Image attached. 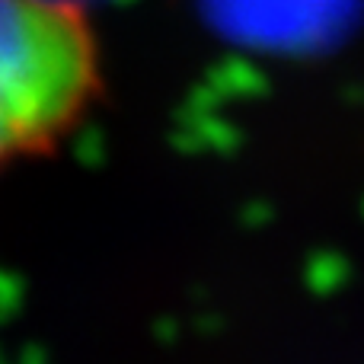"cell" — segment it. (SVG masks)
<instances>
[{
  "label": "cell",
  "instance_id": "1",
  "mask_svg": "<svg viewBox=\"0 0 364 364\" xmlns=\"http://www.w3.org/2000/svg\"><path fill=\"white\" fill-rule=\"evenodd\" d=\"M102 93V51L74 0H0V170L51 154Z\"/></svg>",
  "mask_w": 364,
  "mask_h": 364
}]
</instances>
